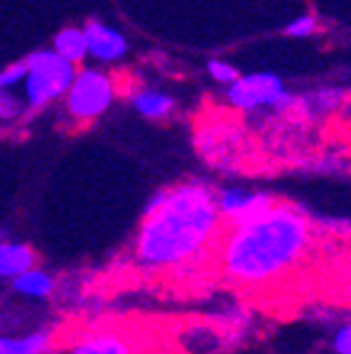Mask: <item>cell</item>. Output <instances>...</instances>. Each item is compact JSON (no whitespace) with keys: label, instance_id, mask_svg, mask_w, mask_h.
Masks as SVG:
<instances>
[{"label":"cell","instance_id":"1","mask_svg":"<svg viewBox=\"0 0 351 354\" xmlns=\"http://www.w3.org/2000/svg\"><path fill=\"white\" fill-rule=\"evenodd\" d=\"M219 224L216 197L204 185L162 189L145 207V221L135 239V263L143 271L182 268L214 241Z\"/></svg>","mask_w":351,"mask_h":354},{"label":"cell","instance_id":"2","mask_svg":"<svg viewBox=\"0 0 351 354\" xmlns=\"http://www.w3.org/2000/svg\"><path fill=\"white\" fill-rule=\"evenodd\" d=\"M314 243L312 221L297 207L270 205L234 224L221 243V271L238 286H265L300 268Z\"/></svg>","mask_w":351,"mask_h":354},{"label":"cell","instance_id":"3","mask_svg":"<svg viewBox=\"0 0 351 354\" xmlns=\"http://www.w3.org/2000/svg\"><path fill=\"white\" fill-rule=\"evenodd\" d=\"M74 64L52 52H35L25 59V96L32 109L52 104L66 94V88L74 79Z\"/></svg>","mask_w":351,"mask_h":354},{"label":"cell","instance_id":"4","mask_svg":"<svg viewBox=\"0 0 351 354\" xmlns=\"http://www.w3.org/2000/svg\"><path fill=\"white\" fill-rule=\"evenodd\" d=\"M66 94H69L66 106L72 111V116L88 121V118L101 116L108 109V104L113 101L115 86L106 74L96 72V69H84V72L74 74Z\"/></svg>","mask_w":351,"mask_h":354},{"label":"cell","instance_id":"5","mask_svg":"<svg viewBox=\"0 0 351 354\" xmlns=\"http://www.w3.org/2000/svg\"><path fill=\"white\" fill-rule=\"evenodd\" d=\"M229 101L238 109H258V106L287 109V106H295V99L285 91L280 77L265 72L238 77L236 82H231Z\"/></svg>","mask_w":351,"mask_h":354},{"label":"cell","instance_id":"6","mask_svg":"<svg viewBox=\"0 0 351 354\" xmlns=\"http://www.w3.org/2000/svg\"><path fill=\"white\" fill-rule=\"evenodd\" d=\"M270 205H273V199H270L268 194L243 192V189H226V192H221L219 197H216L219 214H224V219L229 221L231 227L263 214Z\"/></svg>","mask_w":351,"mask_h":354},{"label":"cell","instance_id":"7","mask_svg":"<svg viewBox=\"0 0 351 354\" xmlns=\"http://www.w3.org/2000/svg\"><path fill=\"white\" fill-rule=\"evenodd\" d=\"M84 37H86V52L101 62H115L118 57H123L128 47L121 32L101 22H88L84 28Z\"/></svg>","mask_w":351,"mask_h":354},{"label":"cell","instance_id":"8","mask_svg":"<svg viewBox=\"0 0 351 354\" xmlns=\"http://www.w3.org/2000/svg\"><path fill=\"white\" fill-rule=\"evenodd\" d=\"M69 354H135L123 335L118 332H99L79 342Z\"/></svg>","mask_w":351,"mask_h":354},{"label":"cell","instance_id":"9","mask_svg":"<svg viewBox=\"0 0 351 354\" xmlns=\"http://www.w3.org/2000/svg\"><path fill=\"white\" fill-rule=\"evenodd\" d=\"M35 266V254L22 243H3L0 246V278H15L17 273Z\"/></svg>","mask_w":351,"mask_h":354},{"label":"cell","instance_id":"10","mask_svg":"<svg viewBox=\"0 0 351 354\" xmlns=\"http://www.w3.org/2000/svg\"><path fill=\"white\" fill-rule=\"evenodd\" d=\"M12 290L20 295H28V298H47V295L55 290V281L44 271L28 268V271L17 273V276L12 278Z\"/></svg>","mask_w":351,"mask_h":354},{"label":"cell","instance_id":"11","mask_svg":"<svg viewBox=\"0 0 351 354\" xmlns=\"http://www.w3.org/2000/svg\"><path fill=\"white\" fill-rule=\"evenodd\" d=\"M55 52L59 57H64L66 62L72 64H79L84 57L88 55L86 52V37H84V30L79 28H66L61 30L59 35L55 37Z\"/></svg>","mask_w":351,"mask_h":354},{"label":"cell","instance_id":"12","mask_svg":"<svg viewBox=\"0 0 351 354\" xmlns=\"http://www.w3.org/2000/svg\"><path fill=\"white\" fill-rule=\"evenodd\" d=\"M135 109L148 118H162L172 111V99L165 96L162 91H153V88H143L133 96Z\"/></svg>","mask_w":351,"mask_h":354},{"label":"cell","instance_id":"13","mask_svg":"<svg viewBox=\"0 0 351 354\" xmlns=\"http://www.w3.org/2000/svg\"><path fill=\"white\" fill-rule=\"evenodd\" d=\"M50 347V335L35 332L22 339L0 337V354H44Z\"/></svg>","mask_w":351,"mask_h":354},{"label":"cell","instance_id":"14","mask_svg":"<svg viewBox=\"0 0 351 354\" xmlns=\"http://www.w3.org/2000/svg\"><path fill=\"white\" fill-rule=\"evenodd\" d=\"M317 30V20L312 15H302V17H295L285 28V32L290 37H310V35Z\"/></svg>","mask_w":351,"mask_h":354},{"label":"cell","instance_id":"15","mask_svg":"<svg viewBox=\"0 0 351 354\" xmlns=\"http://www.w3.org/2000/svg\"><path fill=\"white\" fill-rule=\"evenodd\" d=\"M209 74H211V77H214L216 82H221V84H231V82H236V79H238L236 66L229 64V62H219V59L209 62Z\"/></svg>","mask_w":351,"mask_h":354},{"label":"cell","instance_id":"16","mask_svg":"<svg viewBox=\"0 0 351 354\" xmlns=\"http://www.w3.org/2000/svg\"><path fill=\"white\" fill-rule=\"evenodd\" d=\"M341 101V91L339 88H322L312 96V109L327 111V109H336Z\"/></svg>","mask_w":351,"mask_h":354},{"label":"cell","instance_id":"17","mask_svg":"<svg viewBox=\"0 0 351 354\" xmlns=\"http://www.w3.org/2000/svg\"><path fill=\"white\" fill-rule=\"evenodd\" d=\"M25 79V62H17V64L6 66L0 72V88H10L15 84H20Z\"/></svg>","mask_w":351,"mask_h":354},{"label":"cell","instance_id":"18","mask_svg":"<svg viewBox=\"0 0 351 354\" xmlns=\"http://www.w3.org/2000/svg\"><path fill=\"white\" fill-rule=\"evenodd\" d=\"M334 349H336V354H351V330H349V325L341 327V330L336 332Z\"/></svg>","mask_w":351,"mask_h":354},{"label":"cell","instance_id":"19","mask_svg":"<svg viewBox=\"0 0 351 354\" xmlns=\"http://www.w3.org/2000/svg\"><path fill=\"white\" fill-rule=\"evenodd\" d=\"M3 94H6V88H0V101H3Z\"/></svg>","mask_w":351,"mask_h":354}]
</instances>
